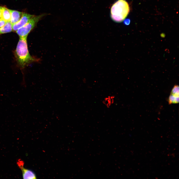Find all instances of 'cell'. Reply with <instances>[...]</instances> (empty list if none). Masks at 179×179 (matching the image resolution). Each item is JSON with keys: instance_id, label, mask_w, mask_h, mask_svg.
<instances>
[{"instance_id": "6da1fadb", "label": "cell", "mask_w": 179, "mask_h": 179, "mask_svg": "<svg viewBox=\"0 0 179 179\" xmlns=\"http://www.w3.org/2000/svg\"><path fill=\"white\" fill-rule=\"evenodd\" d=\"M27 37H19L15 52L16 60L22 69L32 63L38 61L37 59L31 56L29 53Z\"/></svg>"}, {"instance_id": "7a4b0ae2", "label": "cell", "mask_w": 179, "mask_h": 179, "mask_svg": "<svg viewBox=\"0 0 179 179\" xmlns=\"http://www.w3.org/2000/svg\"><path fill=\"white\" fill-rule=\"evenodd\" d=\"M130 11L129 5L125 0H118L112 6L110 10L112 19L120 22L127 16Z\"/></svg>"}, {"instance_id": "3957f363", "label": "cell", "mask_w": 179, "mask_h": 179, "mask_svg": "<svg viewBox=\"0 0 179 179\" xmlns=\"http://www.w3.org/2000/svg\"><path fill=\"white\" fill-rule=\"evenodd\" d=\"M45 15L42 14L34 16L26 24L17 30L16 31V33L19 37H27L39 20Z\"/></svg>"}, {"instance_id": "277c9868", "label": "cell", "mask_w": 179, "mask_h": 179, "mask_svg": "<svg viewBox=\"0 0 179 179\" xmlns=\"http://www.w3.org/2000/svg\"><path fill=\"white\" fill-rule=\"evenodd\" d=\"M34 16L33 15L23 13L22 17L17 23L12 25V30L16 31L17 30L26 24Z\"/></svg>"}, {"instance_id": "5b68a950", "label": "cell", "mask_w": 179, "mask_h": 179, "mask_svg": "<svg viewBox=\"0 0 179 179\" xmlns=\"http://www.w3.org/2000/svg\"><path fill=\"white\" fill-rule=\"evenodd\" d=\"M17 164L21 170L23 179H37L35 173L32 171L24 167L23 162L19 159Z\"/></svg>"}, {"instance_id": "8992f818", "label": "cell", "mask_w": 179, "mask_h": 179, "mask_svg": "<svg viewBox=\"0 0 179 179\" xmlns=\"http://www.w3.org/2000/svg\"><path fill=\"white\" fill-rule=\"evenodd\" d=\"M179 87L175 86L173 88L168 99L169 104L177 103L179 102Z\"/></svg>"}, {"instance_id": "52a82bcc", "label": "cell", "mask_w": 179, "mask_h": 179, "mask_svg": "<svg viewBox=\"0 0 179 179\" xmlns=\"http://www.w3.org/2000/svg\"><path fill=\"white\" fill-rule=\"evenodd\" d=\"M11 13L10 22L12 25L19 21L22 17L23 13L17 11L8 9Z\"/></svg>"}, {"instance_id": "ba28073f", "label": "cell", "mask_w": 179, "mask_h": 179, "mask_svg": "<svg viewBox=\"0 0 179 179\" xmlns=\"http://www.w3.org/2000/svg\"><path fill=\"white\" fill-rule=\"evenodd\" d=\"M115 98L114 95H109L104 99L102 103L107 108H109L114 103Z\"/></svg>"}, {"instance_id": "9c48e42d", "label": "cell", "mask_w": 179, "mask_h": 179, "mask_svg": "<svg viewBox=\"0 0 179 179\" xmlns=\"http://www.w3.org/2000/svg\"><path fill=\"white\" fill-rule=\"evenodd\" d=\"M11 18V13L8 9L2 7L1 18L6 22L9 21Z\"/></svg>"}, {"instance_id": "30bf717a", "label": "cell", "mask_w": 179, "mask_h": 179, "mask_svg": "<svg viewBox=\"0 0 179 179\" xmlns=\"http://www.w3.org/2000/svg\"><path fill=\"white\" fill-rule=\"evenodd\" d=\"M12 30V25L10 21H7L4 26L0 28V34L10 32Z\"/></svg>"}, {"instance_id": "8fae6325", "label": "cell", "mask_w": 179, "mask_h": 179, "mask_svg": "<svg viewBox=\"0 0 179 179\" xmlns=\"http://www.w3.org/2000/svg\"><path fill=\"white\" fill-rule=\"evenodd\" d=\"M6 22L1 18H0V28L4 26Z\"/></svg>"}, {"instance_id": "7c38bea8", "label": "cell", "mask_w": 179, "mask_h": 179, "mask_svg": "<svg viewBox=\"0 0 179 179\" xmlns=\"http://www.w3.org/2000/svg\"><path fill=\"white\" fill-rule=\"evenodd\" d=\"M130 22V20L129 19H127L125 20L124 21V24L126 25H129Z\"/></svg>"}, {"instance_id": "4fadbf2b", "label": "cell", "mask_w": 179, "mask_h": 179, "mask_svg": "<svg viewBox=\"0 0 179 179\" xmlns=\"http://www.w3.org/2000/svg\"><path fill=\"white\" fill-rule=\"evenodd\" d=\"M2 6H0V18H1Z\"/></svg>"}]
</instances>
